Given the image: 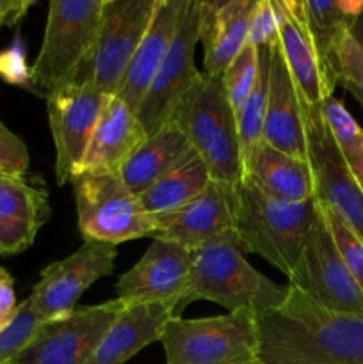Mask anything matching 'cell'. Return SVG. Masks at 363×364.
Here are the masks:
<instances>
[{
  "label": "cell",
  "instance_id": "3",
  "mask_svg": "<svg viewBox=\"0 0 363 364\" xmlns=\"http://www.w3.org/2000/svg\"><path fill=\"white\" fill-rule=\"evenodd\" d=\"M317 215V199L292 203L278 199L242 180L235 188L233 233L244 252L267 259L292 276Z\"/></svg>",
  "mask_w": 363,
  "mask_h": 364
},
{
  "label": "cell",
  "instance_id": "27",
  "mask_svg": "<svg viewBox=\"0 0 363 364\" xmlns=\"http://www.w3.org/2000/svg\"><path fill=\"white\" fill-rule=\"evenodd\" d=\"M210 181H212V176L205 162L192 149L178 166L167 171L137 198L146 213L152 217L162 215L192 201L196 196H199L209 187Z\"/></svg>",
  "mask_w": 363,
  "mask_h": 364
},
{
  "label": "cell",
  "instance_id": "10",
  "mask_svg": "<svg viewBox=\"0 0 363 364\" xmlns=\"http://www.w3.org/2000/svg\"><path fill=\"white\" fill-rule=\"evenodd\" d=\"M116 258V245L84 240L73 255L46 265L28 295L39 322H60L71 316L82 294L114 272Z\"/></svg>",
  "mask_w": 363,
  "mask_h": 364
},
{
  "label": "cell",
  "instance_id": "19",
  "mask_svg": "<svg viewBox=\"0 0 363 364\" xmlns=\"http://www.w3.org/2000/svg\"><path fill=\"white\" fill-rule=\"evenodd\" d=\"M256 0H199V43L205 73L221 77L249 41Z\"/></svg>",
  "mask_w": 363,
  "mask_h": 364
},
{
  "label": "cell",
  "instance_id": "22",
  "mask_svg": "<svg viewBox=\"0 0 363 364\" xmlns=\"http://www.w3.org/2000/svg\"><path fill=\"white\" fill-rule=\"evenodd\" d=\"M280 50L302 98L320 105L330 95L324 84L319 57L306 25L302 0H274Z\"/></svg>",
  "mask_w": 363,
  "mask_h": 364
},
{
  "label": "cell",
  "instance_id": "38",
  "mask_svg": "<svg viewBox=\"0 0 363 364\" xmlns=\"http://www.w3.org/2000/svg\"><path fill=\"white\" fill-rule=\"evenodd\" d=\"M34 4V0H0V28L16 27Z\"/></svg>",
  "mask_w": 363,
  "mask_h": 364
},
{
  "label": "cell",
  "instance_id": "7",
  "mask_svg": "<svg viewBox=\"0 0 363 364\" xmlns=\"http://www.w3.org/2000/svg\"><path fill=\"white\" fill-rule=\"evenodd\" d=\"M84 240L117 245L153 237L155 223L120 174L82 173L71 180Z\"/></svg>",
  "mask_w": 363,
  "mask_h": 364
},
{
  "label": "cell",
  "instance_id": "35",
  "mask_svg": "<svg viewBox=\"0 0 363 364\" xmlns=\"http://www.w3.org/2000/svg\"><path fill=\"white\" fill-rule=\"evenodd\" d=\"M27 169V146L0 121V173L11 174V176H23Z\"/></svg>",
  "mask_w": 363,
  "mask_h": 364
},
{
  "label": "cell",
  "instance_id": "5",
  "mask_svg": "<svg viewBox=\"0 0 363 364\" xmlns=\"http://www.w3.org/2000/svg\"><path fill=\"white\" fill-rule=\"evenodd\" d=\"M189 144L216 181L238 185L244 178L237 117L221 77L201 73L173 116Z\"/></svg>",
  "mask_w": 363,
  "mask_h": 364
},
{
  "label": "cell",
  "instance_id": "21",
  "mask_svg": "<svg viewBox=\"0 0 363 364\" xmlns=\"http://www.w3.org/2000/svg\"><path fill=\"white\" fill-rule=\"evenodd\" d=\"M146 137L148 134L134 110L117 96H110L93 132L78 174H120L121 167Z\"/></svg>",
  "mask_w": 363,
  "mask_h": 364
},
{
  "label": "cell",
  "instance_id": "6",
  "mask_svg": "<svg viewBox=\"0 0 363 364\" xmlns=\"http://www.w3.org/2000/svg\"><path fill=\"white\" fill-rule=\"evenodd\" d=\"M160 343L166 364H248L256 361L255 313L173 316L164 327Z\"/></svg>",
  "mask_w": 363,
  "mask_h": 364
},
{
  "label": "cell",
  "instance_id": "36",
  "mask_svg": "<svg viewBox=\"0 0 363 364\" xmlns=\"http://www.w3.org/2000/svg\"><path fill=\"white\" fill-rule=\"evenodd\" d=\"M278 41H280V34H278L274 0H256L251 25H249V43L260 48V46H273Z\"/></svg>",
  "mask_w": 363,
  "mask_h": 364
},
{
  "label": "cell",
  "instance_id": "34",
  "mask_svg": "<svg viewBox=\"0 0 363 364\" xmlns=\"http://www.w3.org/2000/svg\"><path fill=\"white\" fill-rule=\"evenodd\" d=\"M0 78L11 85L34 91L31 80V66L27 64V53H25L20 34L14 36L13 43L0 52Z\"/></svg>",
  "mask_w": 363,
  "mask_h": 364
},
{
  "label": "cell",
  "instance_id": "33",
  "mask_svg": "<svg viewBox=\"0 0 363 364\" xmlns=\"http://www.w3.org/2000/svg\"><path fill=\"white\" fill-rule=\"evenodd\" d=\"M338 84L344 85L363 109V52L347 36L338 53Z\"/></svg>",
  "mask_w": 363,
  "mask_h": 364
},
{
  "label": "cell",
  "instance_id": "4",
  "mask_svg": "<svg viewBox=\"0 0 363 364\" xmlns=\"http://www.w3.org/2000/svg\"><path fill=\"white\" fill-rule=\"evenodd\" d=\"M105 0H52L45 36L31 66L34 92H50L85 82L98 38Z\"/></svg>",
  "mask_w": 363,
  "mask_h": 364
},
{
  "label": "cell",
  "instance_id": "8",
  "mask_svg": "<svg viewBox=\"0 0 363 364\" xmlns=\"http://www.w3.org/2000/svg\"><path fill=\"white\" fill-rule=\"evenodd\" d=\"M294 287L322 308L363 315V290L349 272L317 201V215L302 245L301 256L288 277Z\"/></svg>",
  "mask_w": 363,
  "mask_h": 364
},
{
  "label": "cell",
  "instance_id": "24",
  "mask_svg": "<svg viewBox=\"0 0 363 364\" xmlns=\"http://www.w3.org/2000/svg\"><path fill=\"white\" fill-rule=\"evenodd\" d=\"M267 194L292 203L315 199V180L308 160L260 142L244 166V178Z\"/></svg>",
  "mask_w": 363,
  "mask_h": 364
},
{
  "label": "cell",
  "instance_id": "32",
  "mask_svg": "<svg viewBox=\"0 0 363 364\" xmlns=\"http://www.w3.org/2000/svg\"><path fill=\"white\" fill-rule=\"evenodd\" d=\"M320 212H322L324 220L327 224L331 237H333L335 244H337L338 251H340L342 258H344L345 265H347L349 272L356 279L358 287L363 290V240L333 212L327 208L326 205L319 201Z\"/></svg>",
  "mask_w": 363,
  "mask_h": 364
},
{
  "label": "cell",
  "instance_id": "23",
  "mask_svg": "<svg viewBox=\"0 0 363 364\" xmlns=\"http://www.w3.org/2000/svg\"><path fill=\"white\" fill-rule=\"evenodd\" d=\"M187 0H159L155 14L152 18L148 31L142 36L134 57L127 68L117 98L127 103L132 110H137L142 98L148 92L171 41L177 34L178 23L184 14Z\"/></svg>",
  "mask_w": 363,
  "mask_h": 364
},
{
  "label": "cell",
  "instance_id": "20",
  "mask_svg": "<svg viewBox=\"0 0 363 364\" xmlns=\"http://www.w3.org/2000/svg\"><path fill=\"white\" fill-rule=\"evenodd\" d=\"M263 142L295 159H306L301 92L288 71L280 43L270 46V77L267 95Z\"/></svg>",
  "mask_w": 363,
  "mask_h": 364
},
{
  "label": "cell",
  "instance_id": "11",
  "mask_svg": "<svg viewBox=\"0 0 363 364\" xmlns=\"http://www.w3.org/2000/svg\"><path fill=\"white\" fill-rule=\"evenodd\" d=\"M159 0H105L85 82L107 96L117 95L127 68L148 31Z\"/></svg>",
  "mask_w": 363,
  "mask_h": 364
},
{
  "label": "cell",
  "instance_id": "9",
  "mask_svg": "<svg viewBox=\"0 0 363 364\" xmlns=\"http://www.w3.org/2000/svg\"><path fill=\"white\" fill-rule=\"evenodd\" d=\"M306 159L315 180V199L333 210L363 240V191L326 127L320 105L301 96Z\"/></svg>",
  "mask_w": 363,
  "mask_h": 364
},
{
  "label": "cell",
  "instance_id": "31",
  "mask_svg": "<svg viewBox=\"0 0 363 364\" xmlns=\"http://www.w3.org/2000/svg\"><path fill=\"white\" fill-rule=\"evenodd\" d=\"M41 326L43 323L36 316L31 301L25 299L20 302L14 320L0 333V364L13 361L34 340Z\"/></svg>",
  "mask_w": 363,
  "mask_h": 364
},
{
  "label": "cell",
  "instance_id": "41",
  "mask_svg": "<svg viewBox=\"0 0 363 364\" xmlns=\"http://www.w3.org/2000/svg\"><path fill=\"white\" fill-rule=\"evenodd\" d=\"M248 364H260L258 361H251V363H248Z\"/></svg>",
  "mask_w": 363,
  "mask_h": 364
},
{
  "label": "cell",
  "instance_id": "17",
  "mask_svg": "<svg viewBox=\"0 0 363 364\" xmlns=\"http://www.w3.org/2000/svg\"><path fill=\"white\" fill-rule=\"evenodd\" d=\"M177 302H125L85 364H125L153 341L178 316Z\"/></svg>",
  "mask_w": 363,
  "mask_h": 364
},
{
  "label": "cell",
  "instance_id": "29",
  "mask_svg": "<svg viewBox=\"0 0 363 364\" xmlns=\"http://www.w3.org/2000/svg\"><path fill=\"white\" fill-rule=\"evenodd\" d=\"M320 112H322L326 127L333 137L335 144L340 149L345 162L351 164L362 162L363 160V128L354 121V117L349 114L344 103L335 96L324 100L320 103Z\"/></svg>",
  "mask_w": 363,
  "mask_h": 364
},
{
  "label": "cell",
  "instance_id": "13",
  "mask_svg": "<svg viewBox=\"0 0 363 364\" xmlns=\"http://www.w3.org/2000/svg\"><path fill=\"white\" fill-rule=\"evenodd\" d=\"M45 98L56 148V178L63 187L80 173L85 149L110 96L100 92L91 82H75Z\"/></svg>",
  "mask_w": 363,
  "mask_h": 364
},
{
  "label": "cell",
  "instance_id": "37",
  "mask_svg": "<svg viewBox=\"0 0 363 364\" xmlns=\"http://www.w3.org/2000/svg\"><path fill=\"white\" fill-rule=\"evenodd\" d=\"M14 279L4 267H0V333L14 320L18 311Z\"/></svg>",
  "mask_w": 363,
  "mask_h": 364
},
{
  "label": "cell",
  "instance_id": "15",
  "mask_svg": "<svg viewBox=\"0 0 363 364\" xmlns=\"http://www.w3.org/2000/svg\"><path fill=\"white\" fill-rule=\"evenodd\" d=\"M235 188L212 180L209 187L173 212L153 217L155 233L152 238L180 244L194 249L233 231Z\"/></svg>",
  "mask_w": 363,
  "mask_h": 364
},
{
  "label": "cell",
  "instance_id": "2",
  "mask_svg": "<svg viewBox=\"0 0 363 364\" xmlns=\"http://www.w3.org/2000/svg\"><path fill=\"white\" fill-rule=\"evenodd\" d=\"M288 287L274 283L249 265L233 231L192 251V265L182 308L194 301H210L228 313H263L278 309Z\"/></svg>",
  "mask_w": 363,
  "mask_h": 364
},
{
  "label": "cell",
  "instance_id": "12",
  "mask_svg": "<svg viewBox=\"0 0 363 364\" xmlns=\"http://www.w3.org/2000/svg\"><path fill=\"white\" fill-rule=\"evenodd\" d=\"M196 43H199V0H187L169 50L135 110L148 135L173 119L182 100L201 75L194 64Z\"/></svg>",
  "mask_w": 363,
  "mask_h": 364
},
{
  "label": "cell",
  "instance_id": "14",
  "mask_svg": "<svg viewBox=\"0 0 363 364\" xmlns=\"http://www.w3.org/2000/svg\"><path fill=\"white\" fill-rule=\"evenodd\" d=\"M125 302L110 299L77 308L66 320L43 323L34 340L7 364H85Z\"/></svg>",
  "mask_w": 363,
  "mask_h": 364
},
{
  "label": "cell",
  "instance_id": "1",
  "mask_svg": "<svg viewBox=\"0 0 363 364\" xmlns=\"http://www.w3.org/2000/svg\"><path fill=\"white\" fill-rule=\"evenodd\" d=\"M255 323L260 364H363V315L331 311L294 287Z\"/></svg>",
  "mask_w": 363,
  "mask_h": 364
},
{
  "label": "cell",
  "instance_id": "18",
  "mask_svg": "<svg viewBox=\"0 0 363 364\" xmlns=\"http://www.w3.org/2000/svg\"><path fill=\"white\" fill-rule=\"evenodd\" d=\"M48 192L27 176L0 173V255L13 256L34 244L50 219Z\"/></svg>",
  "mask_w": 363,
  "mask_h": 364
},
{
  "label": "cell",
  "instance_id": "26",
  "mask_svg": "<svg viewBox=\"0 0 363 364\" xmlns=\"http://www.w3.org/2000/svg\"><path fill=\"white\" fill-rule=\"evenodd\" d=\"M192 151L184 132L169 121L155 134L148 135L146 141L132 153L120 171L125 185L139 196L160 176L173 169Z\"/></svg>",
  "mask_w": 363,
  "mask_h": 364
},
{
  "label": "cell",
  "instance_id": "16",
  "mask_svg": "<svg viewBox=\"0 0 363 364\" xmlns=\"http://www.w3.org/2000/svg\"><path fill=\"white\" fill-rule=\"evenodd\" d=\"M192 251L180 244L157 240L116 283V299L123 302H177L182 308Z\"/></svg>",
  "mask_w": 363,
  "mask_h": 364
},
{
  "label": "cell",
  "instance_id": "28",
  "mask_svg": "<svg viewBox=\"0 0 363 364\" xmlns=\"http://www.w3.org/2000/svg\"><path fill=\"white\" fill-rule=\"evenodd\" d=\"M260 64L258 78L249 95L244 109L237 117L238 141H241L242 164L246 166L256 146L263 141V121H265L267 95H269V77H270V46H260Z\"/></svg>",
  "mask_w": 363,
  "mask_h": 364
},
{
  "label": "cell",
  "instance_id": "25",
  "mask_svg": "<svg viewBox=\"0 0 363 364\" xmlns=\"http://www.w3.org/2000/svg\"><path fill=\"white\" fill-rule=\"evenodd\" d=\"M302 9L319 57L324 84L327 92L333 95L338 85V53L352 21L362 13L363 0H302Z\"/></svg>",
  "mask_w": 363,
  "mask_h": 364
},
{
  "label": "cell",
  "instance_id": "30",
  "mask_svg": "<svg viewBox=\"0 0 363 364\" xmlns=\"http://www.w3.org/2000/svg\"><path fill=\"white\" fill-rule=\"evenodd\" d=\"M258 48L248 41L244 48L238 52V55L231 60L230 66L224 70V73L221 75V82H223L228 103H230L235 117H238L249 95L253 92L256 78H258Z\"/></svg>",
  "mask_w": 363,
  "mask_h": 364
},
{
  "label": "cell",
  "instance_id": "40",
  "mask_svg": "<svg viewBox=\"0 0 363 364\" xmlns=\"http://www.w3.org/2000/svg\"><path fill=\"white\" fill-rule=\"evenodd\" d=\"M349 169H351L352 176L356 178V181H358L359 187H362V191H363V160L362 162L351 164V166H349Z\"/></svg>",
  "mask_w": 363,
  "mask_h": 364
},
{
  "label": "cell",
  "instance_id": "39",
  "mask_svg": "<svg viewBox=\"0 0 363 364\" xmlns=\"http://www.w3.org/2000/svg\"><path fill=\"white\" fill-rule=\"evenodd\" d=\"M349 36L354 39V43L362 48L363 52V9L362 13L354 18V21H352L351 28H349Z\"/></svg>",
  "mask_w": 363,
  "mask_h": 364
}]
</instances>
